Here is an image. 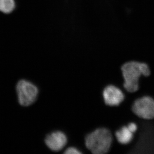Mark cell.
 I'll return each mask as SVG.
<instances>
[{
    "label": "cell",
    "mask_w": 154,
    "mask_h": 154,
    "mask_svg": "<svg viewBox=\"0 0 154 154\" xmlns=\"http://www.w3.org/2000/svg\"><path fill=\"white\" fill-rule=\"evenodd\" d=\"M123 80V86L129 93H135L139 89L140 79L149 77L151 71L147 63L132 60L124 63L121 66Z\"/></svg>",
    "instance_id": "1"
},
{
    "label": "cell",
    "mask_w": 154,
    "mask_h": 154,
    "mask_svg": "<svg viewBox=\"0 0 154 154\" xmlns=\"http://www.w3.org/2000/svg\"><path fill=\"white\" fill-rule=\"evenodd\" d=\"M113 140L111 130L106 127H101L86 136L85 145L92 154H105L110 151Z\"/></svg>",
    "instance_id": "2"
},
{
    "label": "cell",
    "mask_w": 154,
    "mask_h": 154,
    "mask_svg": "<svg viewBox=\"0 0 154 154\" xmlns=\"http://www.w3.org/2000/svg\"><path fill=\"white\" fill-rule=\"evenodd\" d=\"M16 91L19 103L23 106L32 104L38 94V87L31 82L23 79L17 82Z\"/></svg>",
    "instance_id": "3"
},
{
    "label": "cell",
    "mask_w": 154,
    "mask_h": 154,
    "mask_svg": "<svg viewBox=\"0 0 154 154\" xmlns=\"http://www.w3.org/2000/svg\"><path fill=\"white\" fill-rule=\"evenodd\" d=\"M132 111L139 118L146 120L154 119V98L142 96L136 99L132 105Z\"/></svg>",
    "instance_id": "4"
},
{
    "label": "cell",
    "mask_w": 154,
    "mask_h": 154,
    "mask_svg": "<svg viewBox=\"0 0 154 154\" xmlns=\"http://www.w3.org/2000/svg\"><path fill=\"white\" fill-rule=\"evenodd\" d=\"M102 97L105 104L110 107L119 106L125 100V95L119 87L109 85L104 88Z\"/></svg>",
    "instance_id": "5"
},
{
    "label": "cell",
    "mask_w": 154,
    "mask_h": 154,
    "mask_svg": "<svg viewBox=\"0 0 154 154\" xmlns=\"http://www.w3.org/2000/svg\"><path fill=\"white\" fill-rule=\"evenodd\" d=\"M67 143V138L66 134L61 131H57L47 135L45 143L50 150L58 152L63 150Z\"/></svg>",
    "instance_id": "6"
},
{
    "label": "cell",
    "mask_w": 154,
    "mask_h": 154,
    "mask_svg": "<svg viewBox=\"0 0 154 154\" xmlns=\"http://www.w3.org/2000/svg\"><path fill=\"white\" fill-rule=\"evenodd\" d=\"M117 141L121 145H127L132 141L134 133L132 132L127 126H123L115 133Z\"/></svg>",
    "instance_id": "7"
},
{
    "label": "cell",
    "mask_w": 154,
    "mask_h": 154,
    "mask_svg": "<svg viewBox=\"0 0 154 154\" xmlns=\"http://www.w3.org/2000/svg\"><path fill=\"white\" fill-rule=\"evenodd\" d=\"M16 7L15 0H0V11L5 14L12 13Z\"/></svg>",
    "instance_id": "8"
},
{
    "label": "cell",
    "mask_w": 154,
    "mask_h": 154,
    "mask_svg": "<svg viewBox=\"0 0 154 154\" xmlns=\"http://www.w3.org/2000/svg\"><path fill=\"white\" fill-rule=\"evenodd\" d=\"M65 154H81L82 152L74 147H69L64 152Z\"/></svg>",
    "instance_id": "9"
},
{
    "label": "cell",
    "mask_w": 154,
    "mask_h": 154,
    "mask_svg": "<svg viewBox=\"0 0 154 154\" xmlns=\"http://www.w3.org/2000/svg\"><path fill=\"white\" fill-rule=\"evenodd\" d=\"M127 126L128 127V129L133 133L136 132L138 130V126L134 122H130L128 124V125H127Z\"/></svg>",
    "instance_id": "10"
}]
</instances>
